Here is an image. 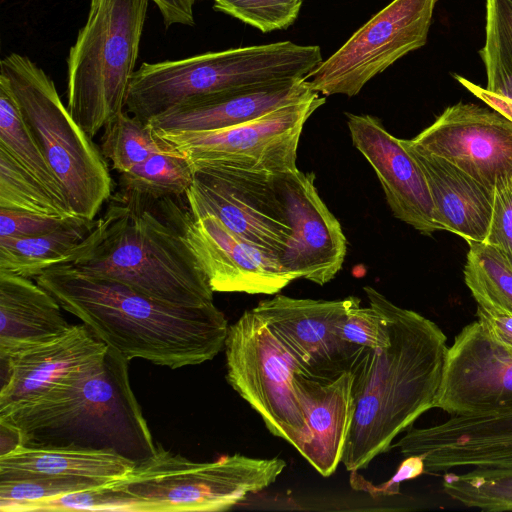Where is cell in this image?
<instances>
[{"instance_id": "cell-1", "label": "cell", "mask_w": 512, "mask_h": 512, "mask_svg": "<svg viewBox=\"0 0 512 512\" xmlns=\"http://www.w3.org/2000/svg\"><path fill=\"white\" fill-rule=\"evenodd\" d=\"M368 303L385 319L389 343L367 348L354 366L355 411L341 460L351 473L392 448L395 437L433 408L447 337L432 320L399 307L371 286Z\"/></svg>"}, {"instance_id": "cell-2", "label": "cell", "mask_w": 512, "mask_h": 512, "mask_svg": "<svg viewBox=\"0 0 512 512\" xmlns=\"http://www.w3.org/2000/svg\"><path fill=\"white\" fill-rule=\"evenodd\" d=\"M35 281L129 361L141 358L177 369L212 360L224 347L229 326L214 303H166L67 264L47 269Z\"/></svg>"}, {"instance_id": "cell-3", "label": "cell", "mask_w": 512, "mask_h": 512, "mask_svg": "<svg viewBox=\"0 0 512 512\" xmlns=\"http://www.w3.org/2000/svg\"><path fill=\"white\" fill-rule=\"evenodd\" d=\"M129 360L108 347L97 363L0 409L20 444L114 451L135 463L156 451L129 380Z\"/></svg>"}, {"instance_id": "cell-4", "label": "cell", "mask_w": 512, "mask_h": 512, "mask_svg": "<svg viewBox=\"0 0 512 512\" xmlns=\"http://www.w3.org/2000/svg\"><path fill=\"white\" fill-rule=\"evenodd\" d=\"M161 201L166 219L152 210L153 200L120 189L65 264L166 303H214L206 274Z\"/></svg>"}, {"instance_id": "cell-5", "label": "cell", "mask_w": 512, "mask_h": 512, "mask_svg": "<svg viewBox=\"0 0 512 512\" xmlns=\"http://www.w3.org/2000/svg\"><path fill=\"white\" fill-rule=\"evenodd\" d=\"M322 61L317 45L281 41L179 60L144 62L132 76L125 108L128 113L149 121L194 96L305 78Z\"/></svg>"}, {"instance_id": "cell-6", "label": "cell", "mask_w": 512, "mask_h": 512, "mask_svg": "<svg viewBox=\"0 0 512 512\" xmlns=\"http://www.w3.org/2000/svg\"><path fill=\"white\" fill-rule=\"evenodd\" d=\"M149 0H90L67 57V109L93 138L125 108Z\"/></svg>"}, {"instance_id": "cell-7", "label": "cell", "mask_w": 512, "mask_h": 512, "mask_svg": "<svg viewBox=\"0 0 512 512\" xmlns=\"http://www.w3.org/2000/svg\"><path fill=\"white\" fill-rule=\"evenodd\" d=\"M0 76L7 80L71 211L94 220L114 187L101 149L73 119L53 80L27 56L11 53L3 57Z\"/></svg>"}, {"instance_id": "cell-8", "label": "cell", "mask_w": 512, "mask_h": 512, "mask_svg": "<svg viewBox=\"0 0 512 512\" xmlns=\"http://www.w3.org/2000/svg\"><path fill=\"white\" fill-rule=\"evenodd\" d=\"M285 467L279 457L238 453L195 462L156 444L153 455L110 483L139 499L144 512L224 511L268 488Z\"/></svg>"}, {"instance_id": "cell-9", "label": "cell", "mask_w": 512, "mask_h": 512, "mask_svg": "<svg viewBox=\"0 0 512 512\" xmlns=\"http://www.w3.org/2000/svg\"><path fill=\"white\" fill-rule=\"evenodd\" d=\"M227 381L262 418L271 434L303 453L311 436L294 378L300 368L252 310L228 328Z\"/></svg>"}, {"instance_id": "cell-10", "label": "cell", "mask_w": 512, "mask_h": 512, "mask_svg": "<svg viewBox=\"0 0 512 512\" xmlns=\"http://www.w3.org/2000/svg\"><path fill=\"white\" fill-rule=\"evenodd\" d=\"M319 93L228 128L203 132L157 133L192 166L220 165L282 175L297 170L302 129L323 104Z\"/></svg>"}, {"instance_id": "cell-11", "label": "cell", "mask_w": 512, "mask_h": 512, "mask_svg": "<svg viewBox=\"0 0 512 512\" xmlns=\"http://www.w3.org/2000/svg\"><path fill=\"white\" fill-rule=\"evenodd\" d=\"M438 0H393L305 78L324 96L357 95L397 60L427 42Z\"/></svg>"}, {"instance_id": "cell-12", "label": "cell", "mask_w": 512, "mask_h": 512, "mask_svg": "<svg viewBox=\"0 0 512 512\" xmlns=\"http://www.w3.org/2000/svg\"><path fill=\"white\" fill-rule=\"evenodd\" d=\"M193 168L185 193L193 217L213 215L248 243L278 257L284 252L292 230L277 175L220 165Z\"/></svg>"}, {"instance_id": "cell-13", "label": "cell", "mask_w": 512, "mask_h": 512, "mask_svg": "<svg viewBox=\"0 0 512 512\" xmlns=\"http://www.w3.org/2000/svg\"><path fill=\"white\" fill-rule=\"evenodd\" d=\"M360 299L315 300L275 294L252 311L273 332L305 377L330 380L352 370L367 349L344 341L337 326Z\"/></svg>"}, {"instance_id": "cell-14", "label": "cell", "mask_w": 512, "mask_h": 512, "mask_svg": "<svg viewBox=\"0 0 512 512\" xmlns=\"http://www.w3.org/2000/svg\"><path fill=\"white\" fill-rule=\"evenodd\" d=\"M433 408L452 416L512 414V346L478 320L464 326L447 349Z\"/></svg>"}, {"instance_id": "cell-15", "label": "cell", "mask_w": 512, "mask_h": 512, "mask_svg": "<svg viewBox=\"0 0 512 512\" xmlns=\"http://www.w3.org/2000/svg\"><path fill=\"white\" fill-rule=\"evenodd\" d=\"M167 206L214 292L275 295L296 280L277 254L243 240L215 216L193 217L170 198Z\"/></svg>"}, {"instance_id": "cell-16", "label": "cell", "mask_w": 512, "mask_h": 512, "mask_svg": "<svg viewBox=\"0 0 512 512\" xmlns=\"http://www.w3.org/2000/svg\"><path fill=\"white\" fill-rule=\"evenodd\" d=\"M410 142L492 190L499 179L512 175V122L489 106L451 105Z\"/></svg>"}, {"instance_id": "cell-17", "label": "cell", "mask_w": 512, "mask_h": 512, "mask_svg": "<svg viewBox=\"0 0 512 512\" xmlns=\"http://www.w3.org/2000/svg\"><path fill=\"white\" fill-rule=\"evenodd\" d=\"M314 173L299 169L276 176L292 235L279 256L296 279L320 286L341 270L347 240L339 221L320 198Z\"/></svg>"}, {"instance_id": "cell-18", "label": "cell", "mask_w": 512, "mask_h": 512, "mask_svg": "<svg viewBox=\"0 0 512 512\" xmlns=\"http://www.w3.org/2000/svg\"><path fill=\"white\" fill-rule=\"evenodd\" d=\"M392 447L405 456H423L429 473L458 467L512 469V414L451 416L429 427L410 426Z\"/></svg>"}, {"instance_id": "cell-19", "label": "cell", "mask_w": 512, "mask_h": 512, "mask_svg": "<svg viewBox=\"0 0 512 512\" xmlns=\"http://www.w3.org/2000/svg\"><path fill=\"white\" fill-rule=\"evenodd\" d=\"M355 148L374 169L393 215L424 235L441 228L426 177L401 140L371 115L347 114Z\"/></svg>"}, {"instance_id": "cell-20", "label": "cell", "mask_w": 512, "mask_h": 512, "mask_svg": "<svg viewBox=\"0 0 512 512\" xmlns=\"http://www.w3.org/2000/svg\"><path fill=\"white\" fill-rule=\"evenodd\" d=\"M316 93L306 78L274 81L194 96L148 122L157 133L214 131L253 120Z\"/></svg>"}, {"instance_id": "cell-21", "label": "cell", "mask_w": 512, "mask_h": 512, "mask_svg": "<svg viewBox=\"0 0 512 512\" xmlns=\"http://www.w3.org/2000/svg\"><path fill=\"white\" fill-rule=\"evenodd\" d=\"M108 346L84 324H75L49 341L0 358L5 371L0 409L49 389L100 361Z\"/></svg>"}, {"instance_id": "cell-22", "label": "cell", "mask_w": 512, "mask_h": 512, "mask_svg": "<svg viewBox=\"0 0 512 512\" xmlns=\"http://www.w3.org/2000/svg\"><path fill=\"white\" fill-rule=\"evenodd\" d=\"M353 382V370L330 380L294 378L311 436L301 455L324 477L335 472L345 451L355 411Z\"/></svg>"}, {"instance_id": "cell-23", "label": "cell", "mask_w": 512, "mask_h": 512, "mask_svg": "<svg viewBox=\"0 0 512 512\" xmlns=\"http://www.w3.org/2000/svg\"><path fill=\"white\" fill-rule=\"evenodd\" d=\"M400 140L426 177L441 230L466 241L484 242L491 221L494 190L449 161L420 150L410 140Z\"/></svg>"}, {"instance_id": "cell-24", "label": "cell", "mask_w": 512, "mask_h": 512, "mask_svg": "<svg viewBox=\"0 0 512 512\" xmlns=\"http://www.w3.org/2000/svg\"><path fill=\"white\" fill-rule=\"evenodd\" d=\"M62 309L36 281L0 271V358L65 333Z\"/></svg>"}, {"instance_id": "cell-25", "label": "cell", "mask_w": 512, "mask_h": 512, "mask_svg": "<svg viewBox=\"0 0 512 512\" xmlns=\"http://www.w3.org/2000/svg\"><path fill=\"white\" fill-rule=\"evenodd\" d=\"M135 464L109 450L19 444L0 455V479L48 475L110 483L129 473Z\"/></svg>"}, {"instance_id": "cell-26", "label": "cell", "mask_w": 512, "mask_h": 512, "mask_svg": "<svg viewBox=\"0 0 512 512\" xmlns=\"http://www.w3.org/2000/svg\"><path fill=\"white\" fill-rule=\"evenodd\" d=\"M96 222L80 218L43 235L0 238V271L35 279L47 269L67 263Z\"/></svg>"}, {"instance_id": "cell-27", "label": "cell", "mask_w": 512, "mask_h": 512, "mask_svg": "<svg viewBox=\"0 0 512 512\" xmlns=\"http://www.w3.org/2000/svg\"><path fill=\"white\" fill-rule=\"evenodd\" d=\"M0 149L8 153L53 196L68 204L59 179L26 124L7 80L2 76H0Z\"/></svg>"}, {"instance_id": "cell-28", "label": "cell", "mask_w": 512, "mask_h": 512, "mask_svg": "<svg viewBox=\"0 0 512 512\" xmlns=\"http://www.w3.org/2000/svg\"><path fill=\"white\" fill-rule=\"evenodd\" d=\"M464 280L477 307L512 314V259L485 242L467 241Z\"/></svg>"}, {"instance_id": "cell-29", "label": "cell", "mask_w": 512, "mask_h": 512, "mask_svg": "<svg viewBox=\"0 0 512 512\" xmlns=\"http://www.w3.org/2000/svg\"><path fill=\"white\" fill-rule=\"evenodd\" d=\"M194 179V168L181 152L170 148L157 152L120 174V189L157 201L185 195Z\"/></svg>"}, {"instance_id": "cell-30", "label": "cell", "mask_w": 512, "mask_h": 512, "mask_svg": "<svg viewBox=\"0 0 512 512\" xmlns=\"http://www.w3.org/2000/svg\"><path fill=\"white\" fill-rule=\"evenodd\" d=\"M170 148L148 121L124 110L106 124L101 138L102 154L119 174Z\"/></svg>"}, {"instance_id": "cell-31", "label": "cell", "mask_w": 512, "mask_h": 512, "mask_svg": "<svg viewBox=\"0 0 512 512\" xmlns=\"http://www.w3.org/2000/svg\"><path fill=\"white\" fill-rule=\"evenodd\" d=\"M479 54L485 88L512 99V0H486L485 41Z\"/></svg>"}, {"instance_id": "cell-32", "label": "cell", "mask_w": 512, "mask_h": 512, "mask_svg": "<svg viewBox=\"0 0 512 512\" xmlns=\"http://www.w3.org/2000/svg\"><path fill=\"white\" fill-rule=\"evenodd\" d=\"M443 492L451 499L482 511H512V469L474 467L456 474L446 472Z\"/></svg>"}, {"instance_id": "cell-33", "label": "cell", "mask_w": 512, "mask_h": 512, "mask_svg": "<svg viewBox=\"0 0 512 512\" xmlns=\"http://www.w3.org/2000/svg\"><path fill=\"white\" fill-rule=\"evenodd\" d=\"M0 208L59 218L76 216L67 203L53 196L1 149Z\"/></svg>"}, {"instance_id": "cell-34", "label": "cell", "mask_w": 512, "mask_h": 512, "mask_svg": "<svg viewBox=\"0 0 512 512\" xmlns=\"http://www.w3.org/2000/svg\"><path fill=\"white\" fill-rule=\"evenodd\" d=\"M110 511L144 512L143 503L111 483L49 499L21 502L5 512Z\"/></svg>"}, {"instance_id": "cell-35", "label": "cell", "mask_w": 512, "mask_h": 512, "mask_svg": "<svg viewBox=\"0 0 512 512\" xmlns=\"http://www.w3.org/2000/svg\"><path fill=\"white\" fill-rule=\"evenodd\" d=\"M105 484L108 483L48 475L3 478L0 479V511L5 512L21 502L49 499Z\"/></svg>"}, {"instance_id": "cell-36", "label": "cell", "mask_w": 512, "mask_h": 512, "mask_svg": "<svg viewBox=\"0 0 512 512\" xmlns=\"http://www.w3.org/2000/svg\"><path fill=\"white\" fill-rule=\"evenodd\" d=\"M302 0H214V9L263 33L286 29L298 17Z\"/></svg>"}, {"instance_id": "cell-37", "label": "cell", "mask_w": 512, "mask_h": 512, "mask_svg": "<svg viewBox=\"0 0 512 512\" xmlns=\"http://www.w3.org/2000/svg\"><path fill=\"white\" fill-rule=\"evenodd\" d=\"M354 304L339 320L337 330L346 342L369 349H380L389 343L388 328L382 314L375 308Z\"/></svg>"}, {"instance_id": "cell-38", "label": "cell", "mask_w": 512, "mask_h": 512, "mask_svg": "<svg viewBox=\"0 0 512 512\" xmlns=\"http://www.w3.org/2000/svg\"><path fill=\"white\" fill-rule=\"evenodd\" d=\"M484 242L512 259V175L499 179L495 185L491 221Z\"/></svg>"}, {"instance_id": "cell-39", "label": "cell", "mask_w": 512, "mask_h": 512, "mask_svg": "<svg viewBox=\"0 0 512 512\" xmlns=\"http://www.w3.org/2000/svg\"><path fill=\"white\" fill-rule=\"evenodd\" d=\"M82 217L43 216L0 208V238H27L43 235L68 226Z\"/></svg>"}, {"instance_id": "cell-40", "label": "cell", "mask_w": 512, "mask_h": 512, "mask_svg": "<svg viewBox=\"0 0 512 512\" xmlns=\"http://www.w3.org/2000/svg\"><path fill=\"white\" fill-rule=\"evenodd\" d=\"M424 472L425 464L423 456L411 455L407 456L401 462L396 473L389 481L379 486H374L371 485L370 483H367V485H365L364 483L358 480L351 479V485L355 487V489L365 490L369 492L372 496H391L399 493L400 484L403 481L416 478Z\"/></svg>"}, {"instance_id": "cell-41", "label": "cell", "mask_w": 512, "mask_h": 512, "mask_svg": "<svg viewBox=\"0 0 512 512\" xmlns=\"http://www.w3.org/2000/svg\"><path fill=\"white\" fill-rule=\"evenodd\" d=\"M159 8L166 28L195 24L193 7L196 0H152Z\"/></svg>"}, {"instance_id": "cell-42", "label": "cell", "mask_w": 512, "mask_h": 512, "mask_svg": "<svg viewBox=\"0 0 512 512\" xmlns=\"http://www.w3.org/2000/svg\"><path fill=\"white\" fill-rule=\"evenodd\" d=\"M476 316L495 339L512 346V314L490 313L477 307Z\"/></svg>"}, {"instance_id": "cell-43", "label": "cell", "mask_w": 512, "mask_h": 512, "mask_svg": "<svg viewBox=\"0 0 512 512\" xmlns=\"http://www.w3.org/2000/svg\"><path fill=\"white\" fill-rule=\"evenodd\" d=\"M454 78L475 97L512 122V99L492 93L463 76L454 75Z\"/></svg>"}]
</instances>
